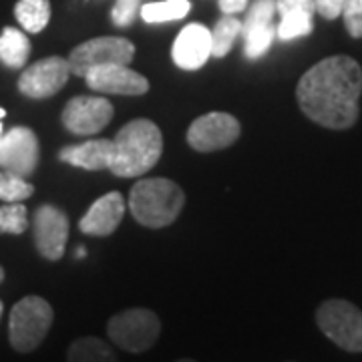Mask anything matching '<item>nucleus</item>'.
I'll use <instances>...</instances> for the list:
<instances>
[{
	"label": "nucleus",
	"instance_id": "1",
	"mask_svg": "<svg viewBox=\"0 0 362 362\" xmlns=\"http://www.w3.org/2000/svg\"><path fill=\"white\" fill-rule=\"evenodd\" d=\"M362 69L346 54H334L308 69L298 81L302 113L326 129H350L358 119Z\"/></svg>",
	"mask_w": 362,
	"mask_h": 362
},
{
	"label": "nucleus",
	"instance_id": "2",
	"mask_svg": "<svg viewBox=\"0 0 362 362\" xmlns=\"http://www.w3.org/2000/svg\"><path fill=\"white\" fill-rule=\"evenodd\" d=\"M115 156L109 171L117 177H141L157 165L163 153L161 131L149 119H133L123 125L117 137Z\"/></svg>",
	"mask_w": 362,
	"mask_h": 362
},
{
	"label": "nucleus",
	"instance_id": "3",
	"mask_svg": "<svg viewBox=\"0 0 362 362\" xmlns=\"http://www.w3.org/2000/svg\"><path fill=\"white\" fill-rule=\"evenodd\" d=\"M185 206V194L175 181L165 177L139 180L129 194L133 218L145 228H165L177 220Z\"/></svg>",
	"mask_w": 362,
	"mask_h": 362
},
{
	"label": "nucleus",
	"instance_id": "4",
	"mask_svg": "<svg viewBox=\"0 0 362 362\" xmlns=\"http://www.w3.org/2000/svg\"><path fill=\"white\" fill-rule=\"evenodd\" d=\"M52 326L51 304L40 296H26L14 304L8 322L11 344L18 352H30L39 346Z\"/></svg>",
	"mask_w": 362,
	"mask_h": 362
},
{
	"label": "nucleus",
	"instance_id": "5",
	"mask_svg": "<svg viewBox=\"0 0 362 362\" xmlns=\"http://www.w3.org/2000/svg\"><path fill=\"white\" fill-rule=\"evenodd\" d=\"M107 332L119 349L127 352H145L157 342L161 322L156 312L147 308H129L119 312L109 320Z\"/></svg>",
	"mask_w": 362,
	"mask_h": 362
},
{
	"label": "nucleus",
	"instance_id": "6",
	"mask_svg": "<svg viewBox=\"0 0 362 362\" xmlns=\"http://www.w3.org/2000/svg\"><path fill=\"white\" fill-rule=\"evenodd\" d=\"M316 322L337 346L362 352V312L346 300H326L316 312Z\"/></svg>",
	"mask_w": 362,
	"mask_h": 362
},
{
	"label": "nucleus",
	"instance_id": "7",
	"mask_svg": "<svg viewBox=\"0 0 362 362\" xmlns=\"http://www.w3.org/2000/svg\"><path fill=\"white\" fill-rule=\"evenodd\" d=\"M135 57V45L123 37L90 39L69 54V69L73 75L85 77L90 69L107 65H129Z\"/></svg>",
	"mask_w": 362,
	"mask_h": 362
},
{
	"label": "nucleus",
	"instance_id": "8",
	"mask_svg": "<svg viewBox=\"0 0 362 362\" xmlns=\"http://www.w3.org/2000/svg\"><path fill=\"white\" fill-rule=\"evenodd\" d=\"M242 133L240 121L230 113H206V115L197 117L194 123L187 129V143L195 151L202 153H211V151H220L230 147Z\"/></svg>",
	"mask_w": 362,
	"mask_h": 362
},
{
	"label": "nucleus",
	"instance_id": "9",
	"mask_svg": "<svg viewBox=\"0 0 362 362\" xmlns=\"http://www.w3.org/2000/svg\"><path fill=\"white\" fill-rule=\"evenodd\" d=\"M113 105L107 101L105 97H73L65 105L63 111V125L66 131H71L73 135H95L101 129H105L111 119H113Z\"/></svg>",
	"mask_w": 362,
	"mask_h": 362
},
{
	"label": "nucleus",
	"instance_id": "10",
	"mask_svg": "<svg viewBox=\"0 0 362 362\" xmlns=\"http://www.w3.org/2000/svg\"><path fill=\"white\" fill-rule=\"evenodd\" d=\"M39 165V139L28 127H13L0 137V169L28 177Z\"/></svg>",
	"mask_w": 362,
	"mask_h": 362
},
{
	"label": "nucleus",
	"instance_id": "11",
	"mask_svg": "<svg viewBox=\"0 0 362 362\" xmlns=\"http://www.w3.org/2000/svg\"><path fill=\"white\" fill-rule=\"evenodd\" d=\"M276 0H254L247 11L246 21L242 23L244 35V54L250 61H258L268 54L272 42L276 39Z\"/></svg>",
	"mask_w": 362,
	"mask_h": 362
},
{
	"label": "nucleus",
	"instance_id": "12",
	"mask_svg": "<svg viewBox=\"0 0 362 362\" xmlns=\"http://www.w3.org/2000/svg\"><path fill=\"white\" fill-rule=\"evenodd\" d=\"M69 73V61L63 57L42 59L23 71L18 78V90L30 99H47L65 87Z\"/></svg>",
	"mask_w": 362,
	"mask_h": 362
},
{
	"label": "nucleus",
	"instance_id": "13",
	"mask_svg": "<svg viewBox=\"0 0 362 362\" xmlns=\"http://www.w3.org/2000/svg\"><path fill=\"white\" fill-rule=\"evenodd\" d=\"M33 232H35L37 250L42 258L57 262L65 256L66 240H69V218L63 209L49 206V204L40 206L35 211Z\"/></svg>",
	"mask_w": 362,
	"mask_h": 362
},
{
	"label": "nucleus",
	"instance_id": "14",
	"mask_svg": "<svg viewBox=\"0 0 362 362\" xmlns=\"http://www.w3.org/2000/svg\"><path fill=\"white\" fill-rule=\"evenodd\" d=\"M85 81L89 89L97 93H107V95H145L149 90V81L135 73L127 65H107L90 69L85 75Z\"/></svg>",
	"mask_w": 362,
	"mask_h": 362
},
{
	"label": "nucleus",
	"instance_id": "15",
	"mask_svg": "<svg viewBox=\"0 0 362 362\" xmlns=\"http://www.w3.org/2000/svg\"><path fill=\"white\" fill-rule=\"evenodd\" d=\"M173 63L183 71H197L211 57V30L204 25H187L173 42Z\"/></svg>",
	"mask_w": 362,
	"mask_h": 362
},
{
	"label": "nucleus",
	"instance_id": "16",
	"mask_svg": "<svg viewBox=\"0 0 362 362\" xmlns=\"http://www.w3.org/2000/svg\"><path fill=\"white\" fill-rule=\"evenodd\" d=\"M125 216V199L119 192H109L103 197H99L89 211L81 218V232L87 235L105 238L111 235L119 228V223Z\"/></svg>",
	"mask_w": 362,
	"mask_h": 362
},
{
	"label": "nucleus",
	"instance_id": "17",
	"mask_svg": "<svg viewBox=\"0 0 362 362\" xmlns=\"http://www.w3.org/2000/svg\"><path fill=\"white\" fill-rule=\"evenodd\" d=\"M276 13L280 14L276 39L284 42L306 37L314 28V0H276Z\"/></svg>",
	"mask_w": 362,
	"mask_h": 362
},
{
	"label": "nucleus",
	"instance_id": "18",
	"mask_svg": "<svg viewBox=\"0 0 362 362\" xmlns=\"http://www.w3.org/2000/svg\"><path fill=\"white\" fill-rule=\"evenodd\" d=\"M115 156V143L111 139H90L81 145H69L59 151V159L63 163L87 171H103L111 168Z\"/></svg>",
	"mask_w": 362,
	"mask_h": 362
},
{
	"label": "nucleus",
	"instance_id": "19",
	"mask_svg": "<svg viewBox=\"0 0 362 362\" xmlns=\"http://www.w3.org/2000/svg\"><path fill=\"white\" fill-rule=\"evenodd\" d=\"M30 57V42L25 33L6 26L0 35V61L11 69H21Z\"/></svg>",
	"mask_w": 362,
	"mask_h": 362
},
{
	"label": "nucleus",
	"instance_id": "20",
	"mask_svg": "<svg viewBox=\"0 0 362 362\" xmlns=\"http://www.w3.org/2000/svg\"><path fill=\"white\" fill-rule=\"evenodd\" d=\"M192 11L189 0H161V2H147L141 4L139 14L147 25H161L185 18Z\"/></svg>",
	"mask_w": 362,
	"mask_h": 362
},
{
	"label": "nucleus",
	"instance_id": "21",
	"mask_svg": "<svg viewBox=\"0 0 362 362\" xmlns=\"http://www.w3.org/2000/svg\"><path fill=\"white\" fill-rule=\"evenodd\" d=\"M14 14L26 33H40L51 21V2L49 0H18Z\"/></svg>",
	"mask_w": 362,
	"mask_h": 362
},
{
	"label": "nucleus",
	"instance_id": "22",
	"mask_svg": "<svg viewBox=\"0 0 362 362\" xmlns=\"http://www.w3.org/2000/svg\"><path fill=\"white\" fill-rule=\"evenodd\" d=\"M240 35H242V23L233 14L221 16L218 25L211 30V54L216 59H223L228 52L232 51L233 42Z\"/></svg>",
	"mask_w": 362,
	"mask_h": 362
},
{
	"label": "nucleus",
	"instance_id": "23",
	"mask_svg": "<svg viewBox=\"0 0 362 362\" xmlns=\"http://www.w3.org/2000/svg\"><path fill=\"white\" fill-rule=\"evenodd\" d=\"M66 358L73 362H105L115 361L113 350L105 344L103 340L93 337H85L75 340L66 352Z\"/></svg>",
	"mask_w": 362,
	"mask_h": 362
},
{
	"label": "nucleus",
	"instance_id": "24",
	"mask_svg": "<svg viewBox=\"0 0 362 362\" xmlns=\"http://www.w3.org/2000/svg\"><path fill=\"white\" fill-rule=\"evenodd\" d=\"M35 194L33 183H28L25 177L11 173V171H0V199L6 204L14 202H25L30 195Z\"/></svg>",
	"mask_w": 362,
	"mask_h": 362
},
{
	"label": "nucleus",
	"instance_id": "25",
	"mask_svg": "<svg viewBox=\"0 0 362 362\" xmlns=\"http://www.w3.org/2000/svg\"><path fill=\"white\" fill-rule=\"evenodd\" d=\"M28 228V211L21 202L0 206V233H18L26 232Z\"/></svg>",
	"mask_w": 362,
	"mask_h": 362
},
{
	"label": "nucleus",
	"instance_id": "26",
	"mask_svg": "<svg viewBox=\"0 0 362 362\" xmlns=\"http://www.w3.org/2000/svg\"><path fill=\"white\" fill-rule=\"evenodd\" d=\"M143 0H117L113 11H111V21L119 28H127L135 23Z\"/></svg>",
	"mask_w": 362,
	"mask_h": 362
},
{
	"label": "nucleus",
	"instance_id": "27",
	"mask_svg": "<svg viewBox=\"0 0 362 362\" xmlns=\"http://www.w3.org/2000/svg\"><path fill=\"white\" fill-rule=\"evenodd\" d=\"M340 16L344 18V26L350 37L362 39V0H346Z\"/></svg>",
	"mask_w": 362,
	"mask_h": 362
},
{
	"label": "nucleus",
	"instance_id": "28",
	"mask_svg": "<svg viewBox=\"0 0 362 362\" xmlns=\"http://www.w3.org/2000/svg\"><path fill=\"white\" fill-rule=\"evenodd\" d=\"M344 2L346 0H314V8L326 21H334V18H338L342 14Z\"/></svg>",
	"mask_w": 362,
	"mask_h": 362
},
{
	"label": "nucleus",
	"instance_id": "29",
	"mask_svg": "<svg viewBox=\"0 0 362 362\" xmlns=\"http://www.w3.org/2000/svg\"><path fill=\"white\" fill-rule=\"evenodd\" d=\"M247 2H250V0H218L220 11L223 14L244 13V11L247 8Z\"/></svg>",
	"mask_w": 362,
	"mask_h": 362
},
{
	"label": "nucleus",
	"instance_id": "30",
	"mask_svg": "<svg viewBox=\"0 0 362 362\" xmlns=\"http://www.w3.org/2000/svg\"><path fill=\"white\" fill-rule=\"evenodd\" d=\"M83 256H87V250H85V247H78V250H77V258H83Z\"/></svg>",
	"mask_w": 362,
	"mask_h": 362
},
{
	"label": "nucleus",
	"instance_id": "31",
	"mask_svg": "<svg viewBox=\"0 0 362 362\" xmlns=\"http://www.w3.org/2000/svg\"><path fill=\"white\" fill-rule=\"evenodd\" d=\"M4 117H6V111H4V109H2V107H0V121H2V119H4Z\"/></svg>",
	"mask_w": 362,
	"mask_h": 362
},
{
	"label": "nucleus",
	"instance_id": "32",
	"mask_svg": "<svg viewBox=\"0 0 362 362\" xmlns=\"http://www.w3.org/2000/svg\"><path fill=\"white\" fill-rule=\"evenodd\" d=\"M4 280V270H2V266H0V282Z\"/></svg>",
	"mask_w": 362,
	"mask_h": 362
},
{
	"label": "nucleus",
	"instance_id": "33",
	"mask_svg": "<svg viewBox=\"0 0 362 362\" xmlns=\"http://www.w3.org/2000/svg\"><path fill=\"white\" fill-rule=\"evenodd\" d=\"M2 133H4V131H2V121H0V137H2Z\"/></svg>",
	"mask_w": 362,
	"mask_h": 362
},
{
	"label": "nucleus",
	"instance_id": "34",
	"mask_svg": "<svg viewBox=\"0 0 362 362\" xmlns=\"http://www.w3.org/2000/svg\"><path fill=\"white\" fill-rule=\"evenodd\" d=\"M0 316H2V302H0Z\"/></svg>",
	"mask_w": 362,
	"mask_h": 362
}]
</instances>
